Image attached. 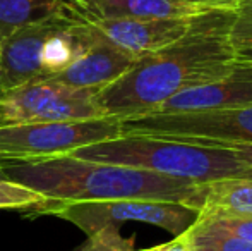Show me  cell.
Instances as JSON below:
<instances>
[{
	"label": "cell",
	"mask_w": 252,
	"mask_h": 251,
	"mask_svg": "<svg viewBox=\"0 0 252 251\" xmlns=\"http://www.w3.org/2000/svg\"><path fill=\"white\" fill-rule=\"evenodd\" d=\"M233 17L235 12L204 16L179 41L136 59L127 72L96 93L103 117L122 121L146 115L168 98L232 72Z\"/></svg>",
	"instance_id": "6da1fadb"
},
{
	"label": "cell",
	"mask_w": 252,
	"mask_h": 251,
	"mask_svg": "<svg viewBox=\"0 0 252 251\" xmlns=\"http://www.w3.org/2000/svg\"><path fill=\"white\" fill-rule=\"evenodd\" d=\"M9 181L60 203L151 200L196 208L201 184L144 169L91 162L72 155L47 158H2Z\"/></svg>",
	"instance_id": "7a4b0ae2"
},
{
	"label": "cell",
	"mask_w": 252,
	"mask_h": 251,
	"mask_svg": "<svg viewBox=\"0 0 252 251\" xmlns=\"http://www.w3.org/2000/svg\"><path fill=\"white\" fill-rule=\"evenodd\" d=\"M72 157L91 162L129 165L197 184L225 178L242 179L247 165L230 150L155 136H120L88 144Z\"/></svg>",
	"instance_id": "3957f363"
},
{
	"label": "cell",
	"mask_w": 252,
	"mask_h": 251,
	"mask_svg": "<svg viewBox=\"0 0 252 251\" xmlns=\"http://www.w3.org/2000/svg\"><path fill=\"white\" fill-rule=\"evenodd\" d=\"M34 210L72 222L88 236L105 227L119 229V225L127 222H139L159 227L177 238L186 232L199 217V212L186 203L151 200L83 201V203H60L48 200Z\"/></svg>",
	"instance_id": "277c9868"
},
{
	"label": "cell",
	"mask_w": 252,
	"mask_h": 251,
	"mask_svg": "<svg viewBox=\"0 0 252 251\" xmlns=\"http://www.w3.org/2000/svg\"><path fill=\"white\" fill-rule=\"evenodd\" d=\"M120 136L117 119L0 124V158H47Z\"/></svg>",
	"instance_id": "5b68a950"
},
{
	"label": "cell",
	"mask_w": 252,
	"mask_h": 251,
	"mask_svg": "<svg viewBox=\"0 0 252 251\" xmlns=\"http://www.w3.org/2000/svg\"><path fill=\"white\" fill-rule=\"evenodd\" d=\"M124 136H155L201 146L252 143V107L201 114H148L119 121Z\"/></svg>",
	"instance_id": "8992f818"
},
{
	"label": "cell",
	"mask_w": 252,
	"mask_h": 251,
	"mask_svg": "<svg viewBox=\"0 0 252 251\" xmlns=\"http://www.w3.org/2000/svg\"><path fill=\"white\" fill-rule=\"evenodd\" d=\"M96 93L52 79L31 81L0 93V124L100 119Z\"/></svg>",
	"instance_id": "52a82bcc"
},
{
	"label": "cell",
	"mask_w": 252,
	"mask_h": 251,
	"mask_svg": "<svg viewBox=\"0 0 252 251\" xmlns=\"http://www.w3.org/2000/svg\"><path fill=\"white\" fill-rule=\"evenodd\" d=\"M93 31L119 50L139 59L179 41L196 28L201 17L179 19H137V17H91L86 16ZM204 17V16H202Z\"/></svg>",
	"instance_id": "ba28073f"
},
{
	"label": "cell",
	"mask_w": 252,
	"mask_h": 251,
	"mask_svg": "<svg viewBox=\"0 0 252 251\" xmlns=\"http://www.w3.org/2000/svg\"><path fill=\"white\" fill-rule=\"evenodd\" d=\"M246 107H252V66L235 62L225 77L182 91L150 114H201Z\"/></svg>",
	"instance_id": "9c48e42d"
},
{
	"label": "cell",
	"mask_w": 252,
	"mask_h": 251,
	"mask_svg": "<svg viewBox=\"0 0 252 251\" xmlns=\"http://www.w3.org/2000/svg\"><path fill=\"white\" fill-rule=\"evenodd\" d=\"M79 10L91 17H137L179 19L209 14L237 12L239 5L218 0H74Z\"/></svg>",
	"instance_id": "30bf717a"
},
{
	"label": "cell",
	"mask_w": 252,
	"mask_h": 251,
	"mask_svg": "<svg viewBox=\"0 0 252 251\" xmlns=\"http://www.w3.org/2000/svg\"><path fill=\"white\" fill-rule=\"evenodd\" d=\"M65 7L60 12L50 16L48 19L19 28L14 33H10L5 40L0 41L2 93L41 77V48H43L47 36L57 26Z\"/></svg>",
	"instance_id": "8fae6325"
},
{
	"label": "cell",
	"mask_w": 252,
	"mask_h": 251,
	"mask_svg": "<svg viewBox=\"0 0 252 251\" xmlns=\"http://www.w3.org/2000/svg\"><path fill=\"white\" fill-rule=\"evenodd\" d=\"M91 31H93V28H91ZM134 61L136 59L132 55L110 45L108 41H105L93 31V40L88 45L86 50L67 69L52 77H45V79L59 81V83L74 88H88V90L100 91L101 88L112 84L124 72H127Z\"/></svg>",
	"instance_id": "7c38bea8"
},
{
	"label": "cell",
	"mask_w": 252,
	"mask_h": 251,
	"mask_svg": "<svg viewBox=\"0 0 252 251\" xmlns=\"http://www.w3.org/2000/svg\"><path fill=\"white\" fill-rule=\"evenodd\" d=\"M199 215L252 217V181L225 178L201 184L196 201Z\"/></svg>",
	"instance_id": "4fadbf2b"
},
{
	"label": "cell",
	"mask_w": 252,
	"mask_h": 251,
	"mask_svg": "<svg viewBox=\"0 0 252 251\" xmlns=\"http://www.w3.org/2000/svg\"><path fill=\"white\" fill-rule=\"evenodd\" d=\"M69 0H0V41L28 24L60 12Z\"/></svg>",
	"instance_id": "5bb4252c"
},
{
	"label": "cell",
	"mask_w": 252,
	"mask_h": 251,
	"mask_svg": "<svg viewBox=\"0 0 252 251\" xmlns=\"http://www.w3.org/2000/svg\"><path fill=\"white\" fill-rule=\"evenodd\" d=\"M177 239L189 251H252V243L237 238L204 217H197Z\"/></svg>",
	"instance_id": "9a60e30c"
},
{
	"label": "cell",
	"mask_w": 252,
	"mask_h": 251,
	"mask_svg": "<svg viewBox=\"0 0 252 251\" xmlns=\"http://www.w3.org/2000/svg\"><path fill=\"white\" fill-rule=\"evenodd\" d=\"M47 198L36 191L24 188L12 181H0V208H38L47 203Z\"/></svg>",
	"instance_id": "2e32d148"
},
{
	"label": "cell",
	"mask_w": 252,
	"mask_h": 251,
	"mask_svg": "<svg viewBox=\"0 0 252 251\" xmlns=\"http://www.w3.org/2000/svg\"><path fill=\"white\" fill-rule=\"evenodd\" d=\"M76 251H137L134 248V239H126L117 227L100 229L88 236V241Z\"/></svg>",
	"instance_id": "e0dca14e"
},
{
	"label": "cell",
	"mask_w": 252,
	"mask_h": 251,
	"mask_svg": "<svg viewBox=\"0 0 252 251\" xmlns=\"http://www.w3.org/2000/svg\"><path fill=\"white\" fill-rule=\"evenodd\" d=\"M226 229L233 236L252 243V217H226V215H199Z\"/></svg>",
	"instance_id": "ac0fdd59"
},
{
	"label": "cell",
	"mask_w": 252,
	"mask_h": 251,
	"mask_svg": "<svg viewBox=\"0 0 252 251\" xmlns=\"http://www.w3.org/2000/svg\"><path fill=\"white\" fill-rule=\"evenodd\" d=\"M216 148L230 150L240 162H244L246 165H252V143H223Z\"/></svg>",
	"instance_id": "d6986e66"
},
{
	"label": "cell",
	"mask_w": 252,
	"mask_h": 251,
	"mask_svg": "<svg viewBox=\"0 0 252 251\" xmlns=\"http://www.w3.org/2000/svg\"><path fill=\"white\" fill-rule=\"evenodd\" d=\"M235 62L237 64H246V66H252V43L242 45V47L235 48Z\"/></svg>",
	"instance_id": "ffe728a7"
},
{
	"label": "cell",
	"mask_w": 252,
	"mask_h": 251,
	"mask_svg": "<svg viewBox=\"0 0 252 251\" xmlns=\"http://www.w3.org/2000/svg\"><path fill=\"white\" fill-rule=\"evenodd\" d=\"M148 251H189V250H187L179 239L173 238V241L166 243V245H161V246H156V248H150Z\"/></svg>",
	"instance_id": "44dd1931"
},
{
	"label": "cell",
	"mask_w": 252,
	"mask_h": 251,
	"mask_svg": "<svg viewBox=\"0 0 252 251\" xmlns=\"http://www.w3.org/2000/svg\"><path fill=\"white\" fill-rule=\"evenodd\" d=\"M242 179H249V181H252V165H247L246 172H244Z\"/></svg>",
	"instance_id": "7402d4cb"
},
{
	"label": "cell",
	"mask_w": 252,
	"mask_h": 251,
	"mask_svg": "<svg viewBox=\"0 0 252 251\" xmlns=\"http://www.w3.org/2000/svg\"><path fill=\"white\" fill-rule=\"evenodd\" d=\"M218 2H226V3H233V5H239L242 2H252V0H218Z\"/></svg>",
	"instance_id": "603a6c76"
},
{
	"label": "cell",
	"mask_w": 252,
	"mask_h": 251,
	"mask_svg": "<svg viewBox=\"0 0 252 251\" xmlns=\"http://www.w3.org/2000/svg\"><path fill=\"white\" fill-rule=\"evenodd\" d=\"M0 181H9V178L3 172V165H2V158H0Z\"/></svg>",
	"instance_id": "cb8c5ba5"
},
{
	"label": "cell",
	"mask_w": 252,
	"mask_h": 251,
	"mask_svg": "<svg viewBox=\"0 0 252 251\" xmlns=\"http://www.w3.org/2000/svg\"><path fill=\"white\" fill-rule=\"evenodd\" d=\"M0 93H2V71H0Z\"/></svg>",
	"instance_id": "d4e9b609"
},
{
	"label": "cell",
	"mask_w": 252,
	"mask_h": 251,
	"mask_svg": "<svg viewBox=\"0 0 252 251\" xmlns=\"http://www.w3.org/2000/svg\"><path fill=\"white\" fill-rule=\"evenodd\" d=\"M137 251H148V250H137Z\"/></svg>",
	"instance_id": "484cf974"
}]
</instances>
